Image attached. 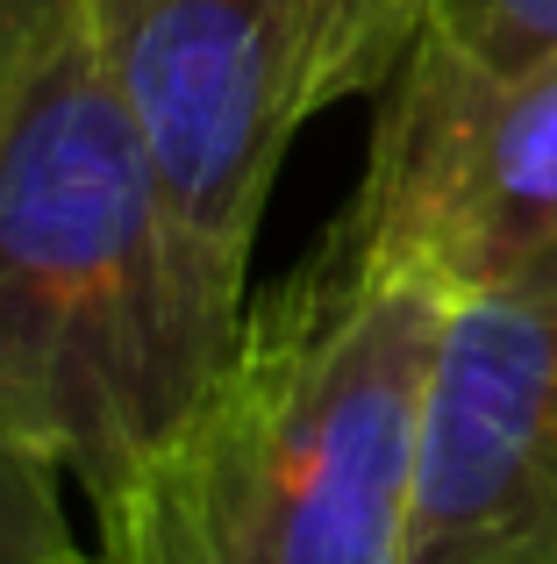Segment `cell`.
I'll return each instance as SVG.
<instances>
[{"label":"cell","instance_id":"obj_1","mask_svg":"<svg viewBox=\"0 0 557 564\" xmlns=\"http://www.w3.org/2000/svg\"><path fill=\"white\" fill-rule=\"evenodd\" d=\"M251 279L194 236L86 14L0 72V414L100 500L229 358Z\"/></svg>","mask_w":557,"mask_h":564},{"label":"cell","instance_id":"obj_2","mask_svg":"<svg viewBox=\"0 0 557 564\" xmlns=\"http://www.w3.org/2000/svg\"><path fill=\"white\" fill-rule=\"evenodd\" d=\"M450 301L329 243L94 500L100 564H407Z\"/></svg>","mask_w":557,"mask_h":564},{"label":"cell","instance_id":"obj_3","mask_svg":"<svg viewBox=\"0 0 557 564\" xmlns=\"http://www.w3.org/2000/svg\"><path fill=\"white\" fill-rule=\"evenodd\" d=\"M372 165L336 243L379 272L487 293L557 250V57L487 65L422 29L379 86Z\"/></svg>","mask_w":557,"mask_h":564},{"label":"cell","instance_id":"obj_4","mask_svg":"<svg viewBox=\"0 0 557 564\" xmlns=\"http://www.w3.org/2000/svg\"><path fill=\"white\" fill-rule=\"evenodd\" d=\"M86 36L194 236L251 279L301 108V0H86Z\"/></svg>","mask_w":557,"mask_h":564},{"label":"cell","instance_id":"obj_5","mask_svg":"<svg viewBox=\"0 0 557 564\" xmlns=\"http://www.w3.org/2000/svg\"><path fill=\"white\" fill-rule=\"evenodd\" d=\"M407 564H557V250L450 301Z\"/></svg>","mask_w":557,"mask_h":564},{"label":"cell","instance_id":"obj_6","mask_svg":"<svg viewBox=\"0 0 557 564\" xmlns=\"http://www.w3.org/2000/svg\"><path fill=\"white\" fill-rule=\"evenodd\" d=\"M429 29V0H301V108L379 94Z\"/></svg>","mask_w":557,"mask_h":564},{"label":"cell","instance_id":"obj_7","mask_svg":"<svg viewBox=\"0 0 557 564\" xmlns=\"http://www.w3.org/2000/svg\"><path fill=\"white\" fill-rule=\"evenodd\" d=\"M0 564H100L72 543L65 465L0 414Z\"/></svg>","mask_w":557,"mask_h":564},{"label":"cell","instance_id":"obj_8","mask_svg":"<svg viewBox=\"0 0 557 564\" xmlns=\"http://www.w3.org/2000/svg\"><path fill=\"white\" fill-rule=\"evenodd\" d=\"M429 36L487 65H536L557 57V0H429Z\"/></svg>","mask_w":557,"mask_h":564},{"label":"cell","instance_id":"obj_9","mask_svg":"<svg viewBox=\"0 0 557 564\" xmlns=\"http://www.w3.org/2000/svg\"><path fill=\"white\" fill-rule=\"evenodd\" d=\"M86 14V0H0V72L22 65L29 51H43L51 36H65Z\"/></svg>","mask_w":557,"mask_h":564}]
</instances>
